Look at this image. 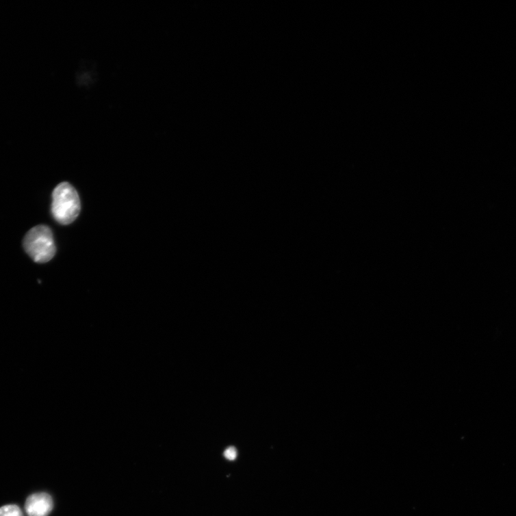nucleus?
Instances as JSON below:
<instances>
[{"mask_svg":"<svg viewBox=\"0 0 516 516\" xmlns=\"http://www.w3.org/2000/svg\"><path fill=\"white\" fill-rule=\"evenodd\" d=\"M51 211L60 224L68 225L77 219L81 211V201L77 190L68 182H62L53 190Z\"/></svg>","mask_w":516,"mask_h":516,"instance_id":"f257e3e1","label":"nucleus"},{"mask_svg":"<svg viewBox=\"0 0 516 516\" xmlns=\"http://www.w3.org/2000/svg\"><path fill=\"white\" fill-rule=\"evenodd\" d=\"M54 507L53 498L47 493H36L26 500L25 509L28 516H49Z\"/></svg>","mask_w":516,"mask_h":516,"instance_id":"7ed1b4c3","label":"nucleus"},{"mask_svg":"<svg viewBox=\"0 0 516 516\" xmlns=\"http://www.w3.org/2000/svg\"><path fill=\"white\" fill-rule=\"evenodd\" d=\"M26 253L38 263L51 261L56 253L53 235L50 227L38 225L27 232L23 240Z\"/></svg>","mask_w":516,"mask_h":516,"instance_id":"f03ea898","label":"nucleus"},{"mask_svg":"<svg viewBox=\"0 0 516 516\" xmlns=\"http://www.w3.org/2000/svg\"><path fill=\"white\" fill-rule=\"evenodd\" d=\"M0 516H24V515L18 506L10 504L0 508Z\"/></svg>","mask_w":516,"mask_h":516,"instance_id":"20e7f679","label":"nucleus"},{"mask_svg":"<svg viewBox=\"0 0 516 516\" xmlns=\"http://www.w3.org/2000/svg\"><path fill=\"white\" fill-rule=\"evenodd\" d=\"M237 450L233 447L227 448L224 452V457L230 461H234L237 458Z\"/></svg>","mask_w":516,"mask_h":516,"instance_id":"39448f33","label":"nucleus"}]
</instances>
